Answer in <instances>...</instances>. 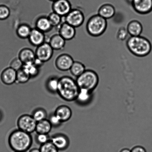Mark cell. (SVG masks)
Instances as JSON below:
<instances>
[{
	"label": "cell",
	"instance_id": "obj_34",
	"mask_svg": "<svg viewBox=\"0 0 152 152\" xmlns=\"http://www.w3.org/2000/svg\"><path fill=\"white\" fill-rule=\"evenodd\" d=\"M128 34H129L126 28L122 27L117 31V38L119 41H124L127 38Z\"/></svg>",
	"mask_w": 152,
	"mask_h": 152
},
{
	"label": "cell",
	"instance_id": "obj_16",
	"mask_svg": "<svg viewBox=\"0 0 152 152\" xmlns=\"http://www.w3.org/2000/svg\"><path fill=\"white\" fill-rule=\"evenodd\" d=\"M18 57L25 64L33 63L36 58L35 52L32 49L28 48H25L20 50L18 53Z\"/></svg>",
	"mask_w": 152,
	"mask_h": 152
},
{
	"label": "cell",
	"instance_id": "obj_8",
	"mask_svg": "<svg viewBox=\"0 0 152 152\" xmlns=\"http://www.w3.org/2000/svg\"><path fill=\"white\" fill-rule=\"evenodd\" d=\"M54 51L48 42H46L37 47L35 52L36 58L45 63L51 59Z\"/></svg>",
	"mask_w": 152,
	"mask_h": 152
},
{
	"label": "cell",
	"instance_id": "obj_22",
	"mask_svg": "<svg viewBox=\"0 0 152 152\" xmlns=\"http://www.w3.org/2000/svg\"><path fill=\"white\" fill-rule=\"evenodd\" d=\"M52 126L49 120L46 119L37 122L35 132L37 134H48L51 131Z\"/></svg>",
	"mask_w": 152,
	"mask_h": 152
},
{
	"label": "cell",
	"instance_id": "obj_12",
	"mask_svg": "<svg viewBox=\"0 0 152 152\" xmlns=\"http://www.w3.org/2000/svg\"><path fill=\"white\" fill-rule=\"evenodd\" d=\"M58 33L65 41H70L75 37L76 28L65 21L57 27Z\"/></svg>",
	"mask_w": 152,
	"mask_h": 152
},
{
	"label": "cell",
	"instance_id": "obj_14",
	"mask_svg": "<svg viewBox=\"0 0 152 152\" xmlns=\"http://www.w3.org/2000/svg\"><path fill=\"white\" fill-rule=\"evenodd\" d=\"M51 141L57 148L60 151L66 150L69 145V140L68 138L62 134L55 135L52 137Z\"/></svg>",
	"mask_w": 152,
	"mask_h": 152
},
{
	"label": "cell",
	"instance_id": "obj_19",
	"mask_svg": "<svg viewBox=\"0 0 152 152\" xmlns=\"http://www.w3.org/2000/svg\"><path fill=\"white\" fill-rule=\"evenodd\" d=\"M54 114L61 120L62 123L68 121L72 116V110L68 106L61 105L55 111Z\"/></svg>",
	"mask_w": 152,
	"mask_h": 152
},
{
	"label": "cell",
	"instance_id": "obj_41",
	"mask_svg": "<svg viewBox=\"0 0 152 152\" xmlns=\"http://www.w3.org/2000/svg\"><path fill=\"white\" fill-rule=\"evenodd\" d=\"M49 1H53V2H54V1H57V0H49Z\"/></svg>",
	"mask_w": 152,
	"mask_h": 152
},
{
	"label": "cell",
	"instance_id": "obj_2",
	"mask_svg": "<svg viewBox=\"0 0 152 152\" xmlns=\"http://www.w3.org/2000/svg\"><path fill=\"white\" fill-rule=\"evenodd\" d=\"M8 143L10 148L14 152H25L32 145V140L30 134L18 129L10 134Z\"/></svg>",
	"mask_w": 152,
	"mask_h": 152
},
{
	"label": "cell",
	"instance_id": "obj_39",
	"mask_svg": "<svg viewBox=\"0 0 152 152\" xmlns=\"http://www.w3.org/2000/svg\"><path fill=\"white\" fill-rule=\"evenodd\" d=\"M29 152H41L40 149L33 148L30 150Z\"/></svg>",
	"mask_w": 152,
	"mask_h": 152
},
{
	"label": "cell",
	"instance_id": "obj_11",
	"mask_svg": "<svg viewBox=\"0 0 152 152\" xmlns=\"http://www.w3.org/2000/svg\"><path fill=\"white\" fill-rule=\"evenodd\" d=\"M134 10L141 15H146L152 11V0H132Z\"/></svg>",
	"mask_w": 152,
	"mask_h": 152
},
{
	"label": "cell",
	"instance_id": "obj_29",
	"mask_svg": "<svg viewBox=\"0 0 152 152\" xmlns=\"http://www.w3.org/2000/svg\"><path fill=\"white\" fill-rule=\"evenodd\" d=\"M59 78L56 77H50L48 80L47 86L48 90L53 93L57 92L59 88Z\"/></svg>",
	"mask_w": 152,
	"mask_h": 152
},
{
	"label": "cell",
	"instance_id": "obj_20",
	"mask_svg": "<svg viewBox=\"0 0 152 152\" xmlns=\"http://www.w3.org/2000/svg\"><path fill=\"white\" fill-rule=\"evenodd\" d=\"M48 42L54 50H60L65 48L66 41L57 33L51 36Z\"/></svg>",
	"mask_w": 152,
	"mask_h": 152
},
{
	"label": "cell",
	"instance_id": "obj_13",
	"mask_svg": "<svg viewBox=\"0 0 152 152\" xmlns=\"http://www.w3.org/2000/svg\"><path fill=\"white\" fill-rule=\"evenodd\" d=\"M28 39L31 45L37 47L46 42L45 34L35 28H32Z\"/></svg>",
	"mask_w": 152,
	"mask_h": 152
},
{
	"label": "cell",
	"instance_id": "obj_10",
	"mask_svg": "<svg viewBox=\"0 0 152 152\" xmlns=\"http://www.w3.org/2000/svg\"><path fill=\"white\" fill-rule=\"evenodd\" d=\"M53 12L62 17H65L72 10V6L69 0H57L52 4Z\"/></svg>",
	"mask_w": 152,
	"mask_h": 152
},
{
	"label": "cell",
	"instance_id": "obj_4",
	"mask_svg": "<svg viewBox=\"0 0 152 152\" xmlns=\"http://www.w3.org/2000/svg\"><path fill=\"white\" fill-rule=\"evenodd\" d=\"M107 26V20L97 14L89 18L86 22V28L89 35L93 37H99L105 32Z\"/></svg>",
	"mask_w": 152,
	"mask_h": 152
},
{
	"label": "cell",
	"instance_id": "obj_32",
	"mask_svg": "<svg viewBox=\"0 0 152 152\" xmlns=\"http://www.w3.org/2000/svg\"><path fill=\"white\" fill-rule=\"evenodd\" d=\"M10 13V9L7 6L0 5V20H4L8 18Z\"/></svg>",
	"mask_w": 152,
	"mask_h": 152
},
{
	"label": "cell",
	"instance_id": "obj_21",
	"mask_svg": "<svg viewBox=\"0 0 152 152\" xmlns=\"http://www.w3.org/2000/svg\"><path fill=\"white\" fill-rule=\"evenodd\" d=\"M116 13V10L112 5L110 4H104L98 9V14L109 20L114 17Z\"/></svg>",
	"mask_w": 152,
	"mask_h": 152
},
{
	"label": "cell",
	"instance_id": "obj_33",
	"mask_svg": "<svg viewBox=\"0 0 152 152\" xmlns=\"http://www.w3.org/2000/svg\"><path fill=\"white\" fill-rule=\"evenodd\" d=\"M23 64L18 57L15 58L10 62V67L13 68L16 71L21 69L23 67Z\"/></svg>",
	"mask_w": 152,
	"mask_h": 152
},
{
	"label": "cell",
	"instance_id": "obj_27",
	"mask_svg": "<svg viewBox=\"0 0 152 152\" xmlns=\"http://www.w3.org/2000/svg\"><path fill=\"white\" fill-rule=\"evenodd\" d=\"M47 16L53 27H57L63 22V17L54 12H52Z\"/></svg>",
	"mask_w": 152,
	"mask_h": 152
},
{
	"label": "cell",
	"instance_id": "obj_28",
	"mask_svg": "<svg viewBox=\"0 0 152 152\" xmlns=\"http://www.w3.org/2000/svg\"><path fill=\"white\" fill-rule=\"evenodd\" d=\"M31 77L23 68L17 71L16 82L21 84H24L29 81Z\"/></svg>",
	"mask_w": 152,
	"mask_h": 152
},
{
	"label": "cell",
	"instance_id": "obj_37",
	"mask_svg": "<svg viewBox=\"0 0 152 152\" xmlns=\"http://www.w3.org/2000/svg\"><path fill=\"white\" fill-rule=\"evenodd\" d=\"M131 152H147V151L143 147L140 146H137L134 147L131 150Z\"/></svg>",
	"mask_w": 152,
	"mask_h": 152
},
{
	"label": "cell",
	"instance_id": "obj_1",
	"mask_svg": "<svg viewBox=\"0 0 152 152\" xmlns=\"http://www.w3.org/2000/svg\"><path fill=\"white\" fill-rule=\"evenodd\" d=\"M80 88L76 80L65 76L59 78L57 93L64 100L71 102L76 100Z\"/></svg>",
	"mask_w": 152,
	"mask_h": 152
},
{
	"label": "cell",
	"instance_id": "obj_23",
	"mask_svg": "<svg viewBox=\"0 0 152 152\" xmlns=\"http://www.w3.org/2000/svg\"><path fill=\"white\" fill-rule=\"evenodd\" d=\"M32 29V28L28 24H21L16 29V34L19 38L26 39L29 37Z\"/></svg>",
	"mask_w": 152,
	"mask_h": 152
},
{
	"label": "cell",
	"instance_id": "obj_40",
	"mask_svg": "<svg viewBox=\"0 0 152 152\" xmlns=\"http://www.w3.org/2000/svg\"><path fill=\"white\" fill-rule=\"evenodd\" d=\"M120 152H131V150L128 148H124L122 149Z\"/></svg>",
	"mask_w": 152,
	"mask_h": 152
},
{
	"label": "cell",
	"instance_id": "obj_7",
	"mask_svg": "<svg viewBox=\"0 0 152 152\" xmlns=\"http://www.w3.org/2000/svg\"><path fill=\"white\" fill-rule=\"evenodd\" d=\"M37 123L32 116L25 114L18 119L17 126L18 129L30 134L35 131Z\"/></svg>",
	"mask_w": 152,
	"mask_h": 152
},
{
	"label": "cell",
	"instance_id": "obj_17",
	"mask_svg": "<svg viewBox=\"0 0 152 152\" xmlns=\"http://www.w3.org/2000/svg\"><path fill=\"white\" fill-rule=\"evenodd\" d=\"M126 29L131 37H136L141 35L143 28L142 23L139 21L134 20L128 23Z\"/></svg>",
	"mask_w": 152,
	"mask_h": 152
},
{
	"label": "cell",
	"instance_id": "obj_38",
	"mask_svg": "<svg viewBox=\"0 0 152 152\" xmlns=\"http://www.w3.org/2000/svg\"><path fill=\"white\" fill-rule=\"evenodd\" d=\"M33 63L36 66L40 68H41L42 66H43L45 63L44 62H43L42 61L40 60V59L37 58H36L35 60H34Z\"/></svg>",
	"mask_w": 152,
	"mask_h": 152
},
{
	"label": "cell",
	"instance_id": "obj_25",
	"mask_svg": "<svg viewBox=\"0 0 152 152\" xmlns=\"http://www.w3.org/2000/svg\"><path fill=\"white\" fill-rule=\"evenodd\" d=\"M91 92L85 89H80L79 92L76 100L80 104L87 103L91 98Z\"/></svg>",
	"mask_w": 152,
	"mask_h": 152
},
{
	"label": "cell",
	"instance_id": "obj_35",
	"mask_svg": "<svg viewBox=\"0 0 152 152\" xmlns=\"http://www.w3.org/2000/svg\"><path fill=\"white\" fill-rule=\"evenodd\" d=\"M37 141L38 144L43 145L50 141L48 134H38L37 136Z\"/></svg>",
	"mask_w": 152,
	"mask_h": 152
},
{
	"label": "cell",
	"instance_id": "obj_26",
	"mask_svg": "<svg viewBox=\"0 0 152 152\" xmlns=\"http://www.w3.org/2000/svg\"><path fill=\"white\" fill-rule=\"evenodd\" d=\"M22 68L29 74L31 78L37 77L39 74L40 68L36 66L34 63L25 64Z\"/></svg>",
	"mask_w": 152,
	"mask_h": 152
},
{
	"label": "cell",
	"instance_id": "obj_5",
	"mask_svg": "<svg viewBox=\"0 0 152 152\" xmlns=\"http://www.w3.org/2000/svg\"><path fill=\"white\" fill-rule=\"evenodd\" d=\"M76 81L80 89H85L92 92L99 84V76L93 70L86 69L81 75L77 77Z\"/></svg>",
	"mask_w": 152,
	"mask_h": 152
},
{
	"label": "cell",
	"instance_id": "obj_36",
	"mask_svg": "<svg viewBox=\"0 0 152 152\" xmlns=\"http://www.w3.org/2000/svg\"><path fill=\"white\" fill-rule=\"evenodd\" d=\"M49 120L52 126H59L61 123H62L57 116L55 114L53 115L50 117Z\"/></svg>",
	"mask_w": 152,
	"mask_h": 152
},
{
	"label": "cell",
	"instance_id": "obj_24",
	"mask_svg": "<svg viewBox=\"0 0 152 152\" xmlns=\"http://www.w3.org/2000/svg\"><path fill=\"white\" fill-rule=\"evenodd\" d=\"M86 69L85 65L82 62L74 61L69 71L73 76L77 77L81 75Z\"/></svg>",
	"mask_w": 152,
	"mask_h": 152
},
{
	"label": "cell",
	"instance_id": "obj_31",
	"mask_svg": "<svg viewBox=\"0 0 152 152\" xmlns=\"http://www.w3.org/2000/svg\"><path fill=\"white\" fill-rule=\"evenodd\" d=\"M40 150L41 152H58L59 151L51 141L41 145Z\"/></svg>",
	"mask_w": 152,
	"mask_h": 152
},
{
	"label": "cell",
	"instance_id": "obj_42",
	"mask_svg": "<svg viewBox=\"0 0 152 152\" xmlns=\"http://www.w3.org/2000/svg\"></svg>",
	"mask_w": 152,
	"mask_h": 152
},
{
	"label": "cell",
	"instance_id": "obj_15",
	"mask_svg": "<svg viewBox=\"0 0 152 152\" xmlns=\"http://www.w3.org/2000/svg\"><path fill=\"white\" fill-rule=\"evenodd\" d=\"M17 71L10 67L6 68L1 74V80L3 83L7 85H11L16 83Z\"/></svg>",
	"mask_w": 152,
	"mask_h": 152
},
{
	"label": "cell",
	"instance_id": "obj_6",
	"mask_svg": "<svg viewBox=\"0 0 152 152\" xmlns=\"http://www.w3.org/2000/svg\"><path fill=\"white\" fill-rule=\"evenodd\" d=\"M64 18V21L76 28L80 27L84 23L85 16L83 12L80 9H72Z\"/></svg>",
	"mask_w": 152,
	"mask_h": 152
},
{
	"label": "cell",
	"instance_id": "obj_18",
	"mask_svg": "<svg viewBox=\"0 0 152 152\" xmlns=\"http://www.w3.org/2000/svg\"><path fill=\"white\" fill-rule=\"evenodd\" d=\"M35 27L37 29L45 34L50 32L53 28L48 16H40L35 21Z\"/></svg>",
	"mask_w": 152,
	"mask_h": 152
},
{
	"label": "cell",
	"instance_id": "obj_30",
	"mask_svg": "<svg viewBox=\"0 0 152 152\" xmlns=\"http://www.w3.org/2000/svg\"><path fill=\"white\" fill-rule=\"evenodd\" d=\"M32 116L36 121L38 122L46 119L47 114L44 110L39 108L34 111Z\"/></svg>",
	"mask_w": 152,
	"mask_h": 152
},
{
	"label": "cell",
	"instance_id": "obj_9",
	"mask_svg": "<svg viewBox=\"0 0 152 152\" xmlns=\"http://www.w3.org/2000/svg\"><path fill=\"white\" fill-rule=\"evenodd\" d=\"M73 58L68 53L59 55L55 59L54 64L57 69L61 71H69L74 62Z\"/></svg>",
	"mask_w": 152,
	"mask_h": 152
},
{
	"label": "cell",
	"instance_id": "obj_3",
	"mask_svg": "<svg viewBox=\"0 0 152 152\" xmlns=\"http://www.w3.org/2000/svg\"><path fill=\"white\" fill-rule=\"evenodd\" d=\"M126 45L132 54L138 57L148 56L152 50V45L149 40L141 35L129 37L126 42Z\"/></svg>",
	"mask_w": 152,
	"mask_h": 152
}]
</instances>
